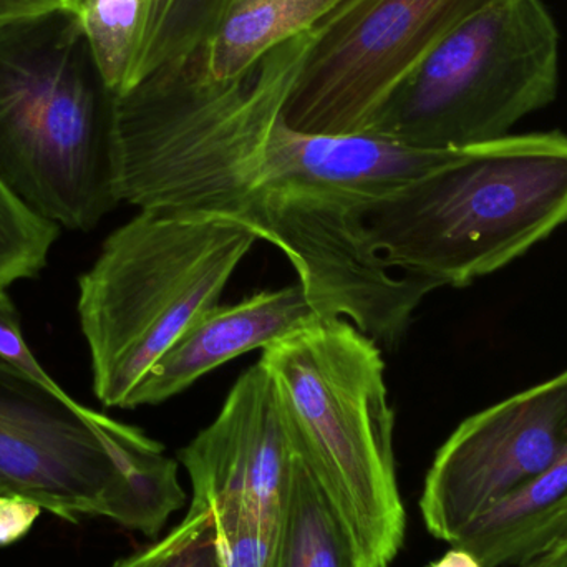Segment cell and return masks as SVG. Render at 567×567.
<instances>
[{
    "instance_id": "6da1fadb",
    "label": "cell",
    "mask_w": 567,
    "mask_h": 567,
    "mask_svg": "<svg viewBox=\"0 0 567 567\" xmlns=\"http://www.w3.org/2000/svg\"><path fill=\"white\" fill-rule=\"evenodd\" d=\"M287 40L236 79H209L202 55L165 66L116 103L120 202L199 213L251 228L281 249L326 319L343 317L380 346L396 347L439 284L393 276L370 248L362 206L327 182L307 133L284 103L309 45Z\"/></svg>"
},
{
    "instance_id": "7a4b0ae2",
    "label": "cell",
    "mask_w": 567,
    "mask_h": 567,
    "mask_svg": "<svg viewBox=\"0 0 567 567\" xmlns=\"http://www.w3.org/2000/svg\"><path fill=\"white\" fill-rule=\"evenodd\" d=\"M359 223L389 269L465 287L567 223V135H508L367 203Z\"/></svg>"
},
{
    "instance_id": "3957f363",
    "label": "cell",
    "mask_w": 567,
    "mask_h": 567,
    "mask_svg": "<svg viewBox=\"0 0 567 567\" xmlns=\"http://www.w3.org/2000/svg\"><path fill=\"white\" fill-rule=\"evenodd\" d=\"M115 99L75 9L0 23V178L60 228L92 231L122 203Z\"/></svg>"
},
{
    "instance_id": "277c9868",
    "label": "cell",
    "mask_w": 567,
    "mask_h": 567,
    "mask_svg": "<svg viewBox=\"0 0 567 567\" xmlns=\"http://www.w3.org/2000/svg\"><path fill=\"white\" fill-rule=\"evenodd\" d=\"M293 446L346 525L360 567H390L405 539L393 416L379 343L343 317L262 349Z\"/></svg>"
},
{
    "instance_id": "5b68a950",
    "label": "cell",
    "mask_w": 567,
    "mask_h": 567,
    "mask_svg": "<svg viewBox=\"0 0 567 567\" xmlns=\"http://www.w3.org/2000/svg\"><path fill=\"white\" fill-rule=\"evenodd\" d=\"M258 239L231 219L140 209L103 241L80 276L76 303L93 392L103 405L128 409L183 330L219 302Z\"/></svg>"
},
{
    "instance_id": "8992f818",
    "label": "cell",
    "mask_w": 567,
    "mask_h": 567,
    "mask_svg": "<svg viewBox=\"0 0 567 567\" xmlns=\"http://www.w3.org/2000/svg\"><path fill=\"white\" fill-rule=\"evenodd\" d=\"M0 492L59 518H106L153 538L186 493L178 463L142 430L0 359Z\"/></svg>"
},
{
    "instance_id": "52a82bcc",
    "label": "cell",
    "mask_w": 567,
    "mask_h": 567,
    "mask_svg": "<svg viewBox=\"0 0 567 567\" xmlns=\"http://www.w3.org/2000/svg\"><path fill=\"white\" fill-rule=\"evenodd\" d=\"M559 32L543 0H496L390 93L362 133L453 152L495 142L555 102Z\"/></svg>"
},
{
    "instance_id": "ba28073f",
    "label": "cell",
    "mask_w": 567,
    "mask_h": 567,
    "mask_svg": "<svg viewBox=\"0 0 567 567\" xmlns=\"http://www.w3.org/2000/svg\"><path fill=\"white\" fill-rule=\"evenodd\" d=\"M496 0H340L312 30L282 109L310 135L362 133L390 93Z\"/></svg>"
},
{
    "instance_id": "9c48e42d",
    "label": "cell",
    "mask_w": 567,
    "mask_h": 567,
    "mask_svg": "<svg viewBox=\"0 0 567 567\" xmlns=\"http://www.w3.org/2000/svg\"><path fill=\"white\" fill-rule=\"evenodd\" d=\"M567 443V370L456 426L426 473L420 512L450 546L538 478Z\"/></svg>"
},
{
    "instance_id": "30bf717a",
    "label": "cell",
    "mask_w": 567,
    "mask_h": 567,
    "mask_svg": "<svg viewBox=\"0 0 567 567\" xmlns=\"http://www.w3.org/2000/svg\"><path fill=\"white\" fill-rule=\"evenodd\" d=\"M296 456L278 390L259 360L178 460L192 480L193 503L243 506L278 528Z\"/></svg>"
},
{
    "instance_id": "8fae6325",
    "label": "cell",
    "mask_w": 567,
    "mask_h": 567,
    "mask_svg": "<svg viewBox=\"0 0 567 567\" xmlns=\"http://www.w3.org/2000/svg\"><path fill=\"white\" fill-rule=\"evenodd\" d=\"M322 319L302 284L262 290L233 306L209 307L199 313L142 380L128 409L158 405L236 357L289 336Z\"/></svg>"
},
{
    "instance_id": "7c38bea8",
    "label": "cell",
    "mask_w": 567,
    "mask_h": 567,
    "mask_svg": "<svg viewBox=\"0 0 567 567\" xmlns=\"http://www.w3.org/2000/svg\"><path fill=\"white\" fill-rule=\"evenodd\" d=\"M567 539V443L558 458L522 492L463 532L456 548L482 567L522 566Z\"/></svg>"
},
{
    "instance_id": "4fadbf2b",
    "label": "cell",
    "mask_w": 567,
    "mask_h": 567,
    "mask_svg": "<svg viewBox=\"0 0 567 567\" xmlns=\"http://www.w3.org/2000/svg\"><path fill=\"white\" fill-rule=\"evenodd\" d=\"M340 0H235L203 47L206 73L236 79L287 40L312 30Z\"/></svg>"
},
{
    "instance_id": "5bb4252c",
    "label": "cell",
    "mask_w": 567,
    "mask_h": 567,
    "mask_svg": "<svg viewBox=\"0 0 567 567\" xmlns=\"http://www.w3.org/2000/svg\"><path fill=\"white\" fill-rule=\"evenodd\" d=\"M272 567H360L346 525L299 453L284 496Z\"/></svg>"
},
{
    "instance_id": "9a60e30c",
    "label": "cell",
    "mask_w": 567,
    "mask_h": 567,
    "mask_svg": "<svg viewBox=\"0 0 567 567\" xmlns=\"http://www.w3.org/2000/svg\"><path fill=\"white\" fill-rule=\"evenodd\" d=\"M233 2L235 0H148L122 92L156 70L202 50Z\"/></svg>"
},
{
    "instance_id": "2e32d148",
    "label": "cell",
    "mask_w": 567,
    "mask_h": 567,
    "mask_svg": "<svg viewBox=\"0 0 567 567\" xmlns=\"http://www.w3.org/2000/svg\"><path fill=\"white\" fill-rule=\"evenodd\" d=\"M148 0H82L79 12L106 85L115 93L125 86Z\"/></svg>"
},
{
    "instance_id": "e0dca14e",
    "label": "cell",
    "mask_w": 567,
    "mask_h": 567,
    "mask_svg": "<svg viewBox=\"0 0 567 567\" xmlns=\"http://www.w3.org/2000/svg\"><path fill=\"white\" fill-rule=\"evenodd\" d=\"M60 226L37 215L0 178V289L45 269Z\"/></svg>"
},
{
    "instance_id": "ac0fdd59",
    "label": "cell",
    "mask_w": 567,
    "mask_h": 567,
    "mask_svg": "<svg viewBox=\"0 0 567 567\" xmlns=\"http://www.w3.org/2000/svg\"><path fill=\"white\" fill-rule=\"evenodd\" d=\"M113 567H221L212 509L192 502L185 519L162 542Z\"/></svg>"
},
{
    "instance_id": "d6986e66",
    "label": "cell",
    "mask_w": 567,
    "mask_h": 567,
    "mask_svg": "<svg viewBox=\"0 0 567 567\" xmlns=\"http://www.w3.org/2000/svg\"><path fill=\"white\" fill-rule=\"evenodd\" d=\"M221 567H272L278 528L238 505L208 506Z\"/></svg>"
},
{
    "instance_id": "ffe728a7",
    "label": "cell",
    "mask_w": 567,
    "mask_h": 567,
    "mask_svg": "<svg viewBox=\"0 0 567 567\" xmlns=\"http://www.w3.org/2000/svg\"><path fill=\"white\" fill-rule=\"evenodd\" d=\"M0 359L12 363L13 367L35 379L37 382L43 383L56 392H63L62 386L45 372L30 347L27 346L22 327H20L19 312L6 289H0Z\"/></svg>"
},
{
    "instance_id": "44dd1931",
    "label": "cell",
    "mask_w": 567,
    "mask_h": 567,
    "mask_svg": "<svg viewBox=\"0 0 567 567\" xmlns=\"http://www.w3.org/2000/svg\"><path fill=\"white\" fill-rule=\"evenodd\" d=\"M42 508L29 499L0 492V546L12 545L27 535Z\"/></svg>"
},
{
    "instance_id": "7402d4cb",
    "label": "cell",
    "mask_w": 567,
    "mask_h": 567,
    "mask_svg": "<svg viewBox=\"0 0 567 567\" xmlns=\"http://www.w3.org/2000/svg\"><path fill=\"white\" fill-rule=\"evenodd\" d=\"M60 7L73 9L70 0H0V23L49 12Z\"/></svg>"
},
{
    "instance_id": "603a6c76",
    "label": "cell",
    "mask_w": 567,
    "mask_h": 567,
    "mask_svg": "<svg viewBox=\"0 0 567 567\" xmlns=\"http://www.w3.org/2000/svg\"><path fill=\"white\" fill-rule=\"evenodd\" d=\"M429 567H482V565L472 553L452 546L449 553H445L439 561L432 563Z\"/></svg>"
},
{
    "instance_id": "cb8c5ba5",
    "label": "cell",
    "mask_w": 567,
    "mask_h": 567,
    "mask_svg": "<svg viewBox=\"0 0 567 567\" xmlns=\"http://www.w3.org/2000/svg\"><path fill=\"white\" fill-rule=\"evenodd\" d=\"M516 567H567V539L545 555Z\"/></svg>"
},
{
    "instance_id": "d4e9b609",
    "label": "cell",
    "mask_w": 567,
    "mask_h": 567,
    "mask_svg": "<svg viewBox=\"0 0 567 567\" xmlns=\"http://www.w3.org/2000/svg\"><path fill=\"white\" fill-rule=\"evenodd\" d=\"M70 2H72V6H73V9H79V6H80V2H82V0H70Z\"/></svg>"
}]
</instances>
